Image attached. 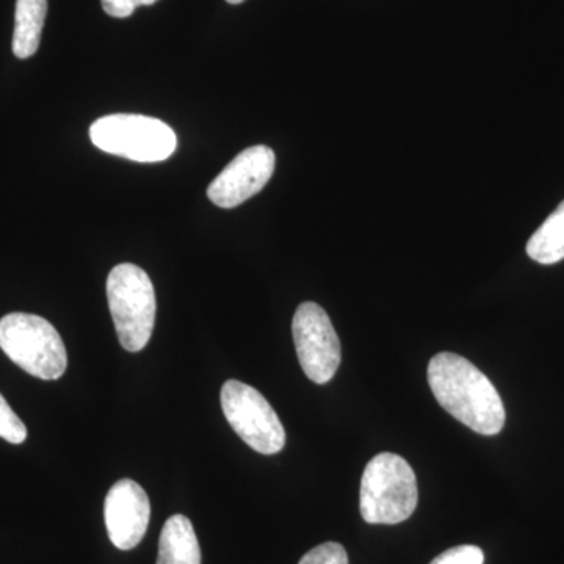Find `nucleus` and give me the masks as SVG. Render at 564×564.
Instances as JSON below:
<instances>
[{"mask_svg":"<svg viewBox=\"0 0 564 564\" xmlns=\"http://www.w3.org/2000/svg\"><path fill=\"white\" fill-rule=\"evenodd\" d=\"M433 395L456 421L484 436L503 430L505 408L489 378L473 362L455 352H440L429 366Z\"/></svg>","mask_w":564,"mask_h":564,"instance_id":"f257e3e1","label":"nucleus"},{"mask_svg":"<svg viewBox=\"0 0 564 564\" xmlns=\"http://www.w3.org/2000/svg\"><path fill=\"white\" fill-rule=\"evenodd\" d=\"M413 467L395 454H380L367 464L361 480V516L367 524L395 525L417 508Z\"/></svg>","mask_w":564,"mask_h":564,"instance_id":"f03ea898","label":"nucleus"},{"mask_svg":"<svg viewBox=\"0 0 564 564\" xmlns=\"http://www.w3.org/2000/svg\"><path fill=\"white\" fill-rule=\"evenodd\" d=\"M107 300L118 340L126 351L147 347L154 329V285L148 273L133 263H120L107 278Z\"/></svg>","mask_w":564,"mask_h":564,"instance_id":"7ed1b4c3","label":"nucleus"},{"mask_svg":"<svg viewBox=\"0 0 564 564\" xmlns=\"http://www.w3.org/2000/svg\"><path fill=\"white\" fill-rule=\"evenodd\" d=\"M0 348L24 372L40 380H58L68 367L61 334L40 315H6L0 321Z\"/></svg>","mask_w":564,"mask_h":564,"instance_id":"20e7f679","label":"nucleus"},{"mask_svg":"<svg viewBox=\"0 0 564 564\" xmlns=\"http://www.w3.org/2000/svg\"><path fill=\"white\" fill-rule=\"evenodd\" d=\"M90 139L96 148L129 161H166L176 151V133L166 122L144 115H109L93 122Z\"/></svg>","mask_w":564,"mask_h":564,"instance_id":"39448f33","label":"nucleus"},{"mask_svg":"<svg viewBox=\"0 0 564 564\" xmlns=\"http://www.w3.org/2000/svg\"><path fill=\"white\" fill-rule=\"evenodd\" d=\"M221 408L226 421L243 443L262 455H274L285 445V430L276 411L258 389L229 380L221 388Z\"/></svg>","mask_w":564,"mask_h":564,"instance_id":"423d86ee","label":"nucleus"},{"mask_svg":"<svg viewBox=\"0 0 564 564\" xmlns=\"http://www.w3.org/2000/svg\"><path fill=\"white\" fill-rule=\"evenodd\" d=\"M293 343L303 372L315 384L333 380L340 366V340L332 318L317 303L300 304L292 322Z\"/></svg>","mask_w":564,"mask_h":564,"instance_id":"0eeeda50","label":"nucleus"},{"mask_svg":"<svg viewBox=\"0 0 564 564\" xmlns=\"http://www.w3.org/2000/svg\"><path fill=\"white\" fill-rule=\"evenodd\" d=\"M276 155L263 144L247 148L209 185L207 196L215 206L232 209L263 191L272 180Z\"/></svg>","mask_w":564,"mask_h":564,"instance_id":"6e6552de","label":"nucleus"},{"mask_svg":"<svg viewBox=\"0 0 564 564\" xmlns=\"http://www.w3.org/2000/svg\"><path fill=\"white\" fill-rule=\"evenodd\" d=\"M107 533L115 547L132 551L147 534L151 519L150 497L137 481H117L104 502Z\"/></svg>","mask_w":564,"mask_h":564,"instance_id":"1a4fd4ad","label":"nucleus"},{"mask_svg":"<svg viewBox=\"0 0 564 564\" xmlns=\"http://www.w3.org/2000/svg\"><path fill=\"white\" fill-rule=\"evenodd\" d=\"M158 564H202V547L192 521L174 514L163 525Z\"/></svg>","mask_w":564,"mask_h":564,"instance_id":"9d476101","label":"nucleus"},{"mask_svg":"<svg viewBox=\"0 0 564 564\" xmlns=\"http://www.w3.org/2000/svg\"><path fill=\"white\" fill-rule=\"evenodd\" d=\"M47 14V0H17L13 54L21 61L31 58L40 47Z\"/></svg>","mask_w":564,"mask_h":564,"instance_id":"9b49d317","label":"nucleus"},{"mask_svg":"<svg viewBox=\"0 0 564 564\" xmlns=\"http://www.w3.org/2000/svg\"><path fill=\"white\" fill-rule=\"evenodd\" d=\"M527 254L534 262L552 265L564 259V202L530 237L527 243Z\"/></svg>","mask_w":564,"mask_h":564,"instance_id":"f8f14e48","label":"nucleus"},{"mask_svg":"<svg viewBox=\"0 0 564 564\" xmlns=\"http://www.w3.org/2000/svg\"><path fill=\"white\" fill-rule=\"evenodd\" d=\"M0 437L11 444H22L28 440L24 422L14 414L2 393H0Z\"/></svg>","mask_w":564,"mask_h":564,"instance_id":"ddd939ff","label":"nucleus"},{"mask_svg":"<svg viewBox=\"0 0 564 564\" xmlns=\"http://www.w3.org/2000/svg\"><path fill=\"white\" fill-rule=\"evenodd\" d=\"M299 564H348V555L343 544L323 543L307 552Z\"/></svg>","mask_w":564,"mask_h":564,"instance_id":"4468645a","label":"nucleus"},{"mask_svg":"<svg viewBox=\"0 0 564 564\" xmlns=\"http://www.w3.org/2000/svg\"><path fill=\"white\" fill-rule=\"evenodd\" d=\"M484 551L477 545H458L436 556L430 564H484Z\"/></svg>","mask_w":564,"mask_h":564,"instance_id":"2eb2a0df","label":"nucleus"},{"mask_svg":"<svg viewBox=\"0 0 564 564\" xmlns=\"http://www.w3.org/2000/svg\"><path fill=\"white\" fill-rule=\"evenodd\" d=\"M102 9L111 18H129L135 11L137 3L133 0H101Z\"/></svg>","mask_w":564,"mask_h":564,"instance_id":"dca6fc26","label":"nucleus"},{"mask_svg":"<svg viewBox=\"0 0 564 564\" xmlns=\"http://www.w3.org/2000/svg\"><path fill=\"white\" fill-rule=\"evenodd\" d=\"M137 3V7L141 6H152V3L158 2V0H133Z\"/></svg>","mask_w":564,"mask_h":564,"instance_id":"f3484780","label":"nucleus"},{"mask_svg":"<svg viewBox=\"0 0 564 564\" xmlns=\"http://www.w3.org/2000/svg\"><path fill=\"white\" fill-rule=\"evenodd\" d=\"M226 2L232 3V6H237V3H242L245 0H226Z\"/></svg>","mask_w":564,"mask_h":564,"instance_id":"a211bd4d","label":"nucleus"}]
</instances>
